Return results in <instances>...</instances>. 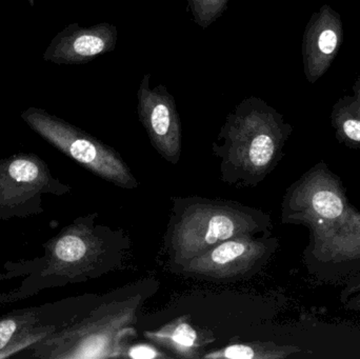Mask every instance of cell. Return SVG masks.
<instances>
[{
  "instance_id": "9",
  "label": "cell",
  "mask_w": 360,
  "mask_h": 359,
  "mask_svg": "<svg viewBox=\"0 0 360 359\" xmlns=\"http://www.w3.org/2000/svg\"><path fill=\"white\" fill-rule=\"evenodd\" d=\"M278 248V238L272 232L231 238L188 261L179 275L210 282H238L259 273Z\"/></svg>"
},
{
  "instance_id": "13",
  "label": "cell",
  "mask_w": 360,
  "mask_h": 359,
  "mask_svg": "<svg viewBox=\"0 0 360 359\" xmlns=\"http://www.w3.org/2000/svg\"><path fill=\"white\" fill-rule=\"evenodd\" d=\"M146 339L174 352L182 358H199L198 351L205 345L203 337L188 322L180 318L156 331H146Z\"/></svg>"
},
{
  "instance_id": "15",
  "label": "cell",
  "mask_w": 360,
  "mask_h": 359,
  "mask_svg": "<svg viewBox=\"0 0 360 359\" xmlns=\"http://www.w3.org/2000/svg\"><path fill=\"white\" fill-rule=\"evenodd\" d=\"M302 350L295 346H281L275 343L234 344L218 351L205 354L203 358L210 359H283L300 353Z\"/></svg>"
},
{
  "instance_id": "19",
  "label": "cell",
  "mask_w": 360,
  "mask_h": 359,
  "mask_svg": "<svg viewBox=\"0 0 360 359\" xmlns=\"http://www.w3.org/2000/svg\"><path fill=\"white\" fill-rule=\"evenodd\" d=\"M353 91H354L355 98H356L360 103V77L359 80H357L356 84H355V86H353Z\"/></svg>"
},
{
  "instance_id": "5",
  "label": "cell",
  "mask_w": 360,
  "mask_h": 359,
  "mask_svg": "<svg viewBox=\"0 0 360 359\" xmlns=\"http://www.w3.org/2000/svg\"><path fill=\"white\" fill-rule=\"evenodd\" d=\"M149 291L105 299L90 313L49 335L19 354L40 359L128 358L129 343L136 337L137 320Z\"/></svg>"
},
{
  "instance_id": "7",
  "label": "cell",
  "mask_w": 360,
  "mask_h": 359,
  "mask_svg": "<svg viewBox=\"0 0 360 359\" xmlns=\"http://www.w3.org/2000/svg\"><path fill=\"white\" fill-rule=\"evenodd\" d=\"M71 192V185L57 178L37 154L0 158V221L42 214L44 195L63 196Z\"/></svg>"
},
{
  "instance_id": "12",
  "label": "cell",
  "mask_w": 360,
  "mask_h": 359,
  "mask_svg": "<svg viewBox=\"0 0 360 359\" xmlns=\"http://www.w3.org/2000/svg\"><path fill=\"white\" fill-rule=\"evenodd\" d=\"M344 38V27L338 13L323 6L311 17L302 41L304 74L311 84L327 72L338 55Z\"/></svg>"
},
{
  "instance_id": "10",
  "label": "cell",
  "mask_w": 360,
  "mask_h": 359,
  "mask_svg": "<svg viewBox=\"0 0 360 359\" xmlns=\"http://www.w3.org/2000/svg\"><path fill=\"white\" fill-rule=\"evenodd\" d=\"M150 74H146L137 92V112L150 141L169 164H179L181 157V122L174 97L166 86H150Z\"/></svg>"
},
{
  "instance_id": "18",
  "label": "cell",
  "mask_w": 360,
  "mask_h": 359,
  "mask_svg": "<svg viewBox=\"0 0 360 359\" xmlns=\"http://www.w3.org/2000/svg\"><path fill=\"white\" fill-rule=\"evenodd\" d=\"M347 309L353 310V311L360 312V292L352 295L346 303H344Z\"/></svg>"
},
{
  "instance_id": "14",
  "label": "cell",
  "mask_w": 360,
  "mask_h": 359,
  "mask_svg": "<svg viewBox=\"0 0 360 359\" xmlns=\"http://www.w3.org/2000/svg\"><path fill=\"white\" fill-rule=\"evenodd\" d=\"M331 122L338 141L360 152V103L355 96L345 97L335 103Z\"/></svg>"
},
{
  "instance_id": "17",
  "label": "cell",
  "mask_w": 360,
  "mask_h": 359,
  "mask_svg": "<svg viewBox=\"0 0 360 359\" xmlns=\"http://www.w3.org/2000/svg\"><path fill=\"white\" fill-rule=\"evenodd\" d=\"M128 358H168L165 354L160 353L150 346L136 345L134 347L129 348Z\"/></svg>"
},
{
  "instance_id": "2",
  "label": "cell",
  "mask_w": 360,
  "mask_h": 359,
  "mask_svg": "<svg viewBox=\"0 0 360 359\" xmlns=\"http://www.w3.org/2000/svg\"><path fill=\"white\" fill-rule=\"evenodd\" d=\"M98 213L82 215L42 244L44 255L6 263L0 280L25 276L14 290L0 293V306L22 301L46 289L82 284L126 267L132 250L130 236L97 223Z\"/></svg>"
},
{
  "instance_id": "4",
  "label": "cell",
  "mask_w": 360,
  "mask_h": 359,
  "mask_svg": "<svg viewBox=\"0 0 360 359\" xmlns=\"http://www.w3.org/2000/svg\"><path fill=\"white\" fill-rule=\"evenodd\" d=\"M171 204L164 249L169 269L174 274L220 242L238 236L272 232L270 214L240 202L201 196H174Z\"/></svg>"
},
{
  "instance_id": "8",
  "label": "cell",
  "mask_w": 360,
  "mask_h": 359,
  "mask_svg": "<svg viewBox=\"0 0 360 359\" xmlns=\"http://www.w3.org/2000/svg\"><path fill=\"white\" fill-rule=\"evenodd\" d=\"M105 297L84 294L0 316V359L18 356L52 333L90 313Z\"/></svg>"
},
{
  "instance_id": "3",
  "label": "cell",
  "mask_w": 360,
  "mask_h": 359,
  "mask_svg": "<svg viewBox=\"0 0 360 359\" xmlns=\"http://www.w3.org/2000/svg\"><path fill=\"white\" fill-rule=\"evenodd\" d=\"M292 131L266 101L254 96L243 99L212 143L221 181L236 188L257 187L283 159Z\"/></svg>"
},
{
  "instance_id": "1",
  "label": "cell",
  "mask_w": 360,
  "mask_h": 359,
  "mask_svg": "<svg viewBox=\"0 0 360 359\" xmlns=\"http://www.w3.org/2000/svg\"><path fill=\"white\" fill-rule=\"evenodd\" d=\"M281 221L309 230L302 261L311 276L338 285L360 275V211L325 162H317L288 188Z\"/></svg>"
},
{
  "instance_id": "6",
  "label": "cell",
  "mask_w": 360,
  "mask_h": 359,
  "mask_svg": "<svg viewBox=\"0 0 360 359\" xmlns=\"http://www.w3.org/2000/svg\"><path fill=\"white\" fill-rule=\"evenodd\" d=\"M21 118L44 141L99 178L120 189L139 188V181L122 155L92 135L38 107L25 110Z\"/></svg>"
},
{
  "instance_id": "16",
  "label": "cell",
  "mask_w": 360,
  "mask_h": 359,
  "mask_svg": "<svg viewBox=\"0 0 360 359\" xmlns=\"http://www.w3.org/2000/svg\"><path fill=\"white\" fill-rule=\"evenodd\" d=\"M230 0H188V8L195 22L207 29L226 10Z\"/></svg>"
},
{
  "instance_id": "11",
  "label": "cell",
  "mask_w": 360,
  "mask_h": 359,
  "mask_svg": "<svg viewBox=\"0 0 360 359\" xmlns=\"http://www.w3.org/2000/svg\"><path fill=\"white\" fill-rule=\"evenodd\" d=\"M116 42L117 29L111 23H98L88 27L73 23L53 38L44 59L57 65H84L112 52Z\"/></svg>"
}]
</instances>
